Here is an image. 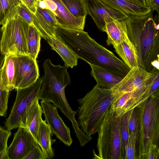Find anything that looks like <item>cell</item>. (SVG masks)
Wrapping results in <instances>:
<instances>
[{"instance_id": "obj_15", "label": "cell", "mask_w": 159, "mask_h": 159, "mask_svg": "<svg viewBox=\"0 0 159 159\" xmlns=\"http://www.w3.org/2000/svg\"><path fill=\"white\" fill-rule=\"evenodd\" d=\"M111 8L128 16H141L148 13L151 8L140 5L130 0H101Z\"/></svg>"}, {"instance_id": "obj_20", "label": "cell", "mask_w": 159, "mask_h": 159, "mask_svg": "<svg viewBox=\"0 0 159 159\" xmlns=\"http://www.w3.org/2000/svg\"><path fill=\"white\" fill-rule=\"evenodd\" d=\"M113 47L115 51L131 69L139 66L136 51L129 38Z\"/></svg>"}, {"instance_id": "obj_5", "label": "cell", "mask_w": 159, "mask_h": 159, "mask_svg": "<svg viewBox=\"0 0 159 159\" xmlns=\"http://www.w3.org/2000/svg\"><path fill=\"white\" fill-rule=\"evenodd\" d=\"M121 116H118L110 108L107 111L99 130L97 155L95 159H123L121 150L120 126Z\"/></svg>"}, {"instance_id": "obj_38", "label": "cell", "mask_w": 159, "mask_h": 159, "mask_svg": "<svg viewBox=\"0 0 159 159\" xmlns=\"http://www.w3.org/2000/svg\"><path fill=\"white\" fill-rule=\"evenodd\" d=\"M140 5L146 6V3L145 0H130Z\"/></svg>"}, {"instance_id": "obj_14", "label": "cell", "mask_w": 159, "mask_h": 159, "mask_svg": "<svg viewBox=\"0 0 159 159\" xmlns=\"http://www.w3.org/2000/svg\"><path fill=\"white\" fill-rule=\"evenodd\" d=\"M49 9L54 14L57 25L67 29L84 30L86 18L74 16L67 10L60 0H51Z\"/></svg>"}, {"instance_id": "obj_16", "label": "cell", "mask_w": 159, "mask_h": 159, "mask_svg": "<svg viewBox=\"0 0 159 159\" xmlns=\"http://www.w3.org/2000/svg\"><path fill=\"white\" fill-rule=\"evenodd\" d=\"M17 55H5L4 63L1 70V84L3 89L10 92L15 88Z\"/></svg>"}, {"instance_id": "obj_9", "label": "cell", "mask_w": 159, "mask_h": 159, "mask_svg": "<svg viewBox=\"0 0 159 159\" xmlns=\"http://www.w3.org/2000/svg\"><path fill=\"white\" fill-rule=\"evenodd\" d=\"M87 14L93 19L98 29L105 32L106 24L111 21L125 19L128 16L106 5L101 0H84Z\"/></svg>"}, {"instance_id": "obj_39", "label": "cell", "mask_w": 159, "mask_h": 159, "mask_svg": "<svg viewBox=\"0 0 159 159\" xmlns=\"http://www.w3.org/2000/svg\"><path fill=\"white\" fill-rule=\"evenodd\" d=\"M146 3V7L151 8V0H145Z\"/></svg>"}, {"instance_id": "obj_24", "label": "cell", "mask_w": 159, "mask_h": 159, "mask_svg": "<svg viewBox=\"0 0 159 159\" xmlns=\"http://www.w3.org/2000/svg\"><path fill=\"white\" fill-rule=\"evenodd\" d=\"M41 37L40 33L34 26L30 24L27 38L28 53L35 60L40 50Z\"/></svg>"}, {"instance_id": "obj_10", "label": "cell", "mask_w": 159, "mask_h": 159, "mask_svg": "<svg viewBox=\"0 0 159 159\" xmlns=\"http://www.w3.org/2000/svg\"><path fill=\"white\" fill-rule=\"evenodd\" d=\"M40 103L45 120L52 132L65 145L70 146L73 142L70 130L59 115L57 107L44 100H41Z\"/></svg>"}, {"instance_id": "obj_34", "label": "cell", "mask_w": 159, "mask_h": 159, "mask_svg": "<svg viewBox=\"0 0 159 159\" xmlns=\"http://www.w3.org/2000/svg\"><path fill=\"white\" fill-rule=\"evenodd\" d=\"M11 135V131L5 129L0 125V152L5 148H7V141Z\"/></svg>"}, {"instance_id": "obj_32", "label": "cell", "mask_w": 159, "mask_h": 159, "mask_svg": "<svg viewBox=\"0 0 159 159\" xmlns=\"http://www.w3.org/2000/svg\"><path fill=\"white\" fill-rule=\"evenodd\" d=\"M159 157V148L157 145L152 144L148 152L140 156L139 159H158Z\"/></svg>"}, {"instance_id": "obj_19", "label": "cell", "mask_w": 159, "mask_h": 159, "mask_svg": "<svg viewBox=\"0 0 159 159\" xmlns=\"http://www.w3.org/2000/svg\"><path fill=\"white\" fill-rule=\"evenodd\" d=\"M91 68V74L99 87L111 89L118 83L124 77L116 75L100 67L89 65Z\"/></svg>"}, {"instance_id": "obj_27", "label": "cell", "mask_w": 159, "mask_h": 159, "mask_svg": "<svg viewBox=\"0 0 159 159\" xmlns=\"http://www.w3.org/2000/svg\"><path fill=\"white\" fill-rule=\"evenodd\" d=\"M132 109L121 116L120 135L121 140V150L123 159H125V147L129 136V122Z\"/></svg>"}, {"instance_id": "obj_23", "label": "cell", "mask_w": 159, "mask_h": 159, "mask_svg": "<svg viewBox=\"0 0 159 159\" xmlns=\"http://www.w3.org/2000/svg\"><path fill=\"white\" fill-rule=\"evenodd\" d=\"M116 97L110 108L115 111L118 116H121L128 111L136 107V99L133 92H127Z\"/></svg>"}, {"instance_id": "obj_29", "label": "cell", "mask_w": 159, "mask_h": 159, "mask_svg": "<svg viewBox=\"0 0 159 159\" xmlns=\"http://www.w3.org/2000/svg\"><path fill=\"white\" fill-rule=\"evenodd\" d=\"M129 135L136 139L138 129L137 110L136 107L132 109L129 122Z\"/></svg>"}, {"instance_id": "obj_33", "label": "cell", "mask_w": 159, "mask_h": 159, "mask_svg": "<svg viewBox=\"0 0 159 159\" xmlns=\"http://www.w3.org/2000/svg\"><path fill=\"white\" fill-rule=\"evenodd\" d=\"M30 24L33 25L32 13L23 4L20 3L18 14Z\"/></svg>"}, {"instance_id": "obj_28", "label": "cell", "mask_w": 159, "mask_h": 159, "mask_svg": "<svg viewBox=\"0 0 159 159\" xmlns=\"http://www.w3.org/2000/svg\"><path fill=\"white\" fill-rule=\"evenodd\" d=\"M0 70V116H6L7 109V104L9 92L3 89L1 80Z\"/></svg>"}, {"instance_id": "obj_22", "label": "cell", "mask_w": 159, "mask_h": 159, "mask_svg": "<svg viewBox=\"0 0 159 159\" xmlns=\"http://www.w3.org/2000/svg\"><path fill=\"white\" fill-rule=\"evenodd\" d=\"M53 134L45 120H42L38 130L37 143L47 159L52 158L55 156V153L52 148L53 142L52 137Z\"/></svg>"}, {"instance_id": "obj_31", "label": "cell", "mask_w": 159, "mask_h": 159, "mask_svg": "<svg viewBox=\"0 0 159 159\" xmlns=\"http://www.w3.org/2000/svg\"><path fill=\"white\" fill-rule=\"evenodd\" d=\"M46 156L38 144H37L24 159H46Z\"/></svg>"}, {"instance_id": "obj_11", "label": "cell", "mask_w": 159, "mask_h": 159, "mask_svg": "<svg viewBox=\"0 0 159 159\" xmlns=\"http://www.w3.org/2000/svg\"><path fill=\"white\" fill-rule=\"evenodd\" d=\"M39 75L36 60L29 55H17L15 89L30 86L37 80Z\"/></svg>"}, {"instance_id": "obj_21", "label": "cell", "mask_w": 159, "mask_h": 159, "mask_svg": "<svg viewBox=\"0 0 159 159\" xmlns=\"http://www.w3.org/2000/svg\"><path fill=\"white\" fill-rule=\"evenodd\" d=\"M52 49L56 51L61 57L65 66L71 68L77 66L78 58L63 42L56 37H51L47 40Z\"/></svg>"}, {"instance_id": "obj_13", "label": "cell", "mask_w": 159, "mask_h": 159, "mask_svg": "<svg viewBox=\"0 0 159 159\" xmlns=\"http://www.w3.org/2000/svg\"><path fill=\"white\" fill-rule=\"evenodd\" d=\"M33 25L45 40L56 37L57 22L54 13L50 10L39 6L34 14L32 13Z\"/></svg>"}, {"instance_id": "obj_25", "label": "cell", "mask_w": 159, "mask_h": 159, "mask_svg": "<svg viewBox=\"0 0 159 159\" xmlns=\"http://www.w3.org/2000/svg\"><path fill=\"white\" fill-rule=\"evenodd\" d=\"M20 3L19 0H0L1 25L18 14Z\"/></svg>"}, {"instance_id": "obj_4", "label": "cell", "mask_w": 159, "mask_h": 159, "mask_svg": "<svg viewBox=\"0 0 159 159\" xmlns=\"http://www.w3.org/2000/svg\"><path fill=\"white\" fill-rule=\"evenodd\" d=\"M138 129L136 141L137 159L147 153L153 144L158 146L159 92L151 96L137 107Z\"/></svg>"}, {"instance_id": "obj_30", "label": "cell", "mask_w": 159, "mask_h": 159, "mask_svg": "<svg viewBox=\"0 0 159 159\" xmlns=\"http://www.w3.org/2000/svg\"><path fill=\"white\" fill-rule=\"evenodd\" d=\"M136 139L129 135L125 147V159H137L136 154Z\"/></svg>"}, {"instance_id": "obj_26", "label": "cell", "mask_w": 159, "mask_h": 159, "mask_svg": "<svg viewBox=\"0 0 159 159\" xmlns=\"http://www.w3.org/2000/svg\"><path fill=\"white\" fill-rule=\"evenodd\" d=\"M70 12L77 18H86L87 15L84 0H60Z\"/></svg>"}, {"instance_id": "obj_17", "label": "cell", "mask_w": 159, "mask_h": 159, "mask_svg": "<svg viewBox=\"0 0 159 159\" xmlns=\"http://www.w3.org/2000/svg\"><path fill=\"white\" fill-rule=\"evenodd\" d=\"M108 45L116 46L128 38L125 19L115 20L106 24Z\"/></svg>"}, {"instance_id": "obj_1", "label": "cell", "mask_w": 159, "mask_h": 159, "mask_svg": "<svg viewBox=\"0 0 159 159\" xmlns=\"http://www.w3.org/2000/svg\"><path fill=\"white\" fill-rule=\"evenodd\" d=\"M152 12L129 16L125 19L128 36L134 48L139 66L149 72L159 70V17L153 16Z\"/></svg>"}, {"instance_id": "obj_36", "label": "cell", "mask_w": 159, "mask_h": 159, "mask_svg": "<svg viewBox=\"0 0 159 159\" xmlns=\"http://www.w3.org/2000/svg\"><path fill=\"white\" fill-rule=\"evenodd\" d=\"M151 8L152 11L156 10L159 15V0H151Z\"/></svg>"}, {"instance_id": "obj_3", "label": "cell", "mask_w": 159, "mask_h": 159, "mask_svg": "<svg viewBox=\"0 0 159 159\" xmlns=\"http://www.w3.org/2000/svg\"><path fill=\"white\" fill-rule=\"evenodd\" d=\"M115 98L111 89L101 88L96 84L84 98L78 100V123L84 133L91 136L98 132Z\"/></svg>"}, {"instance_id": "obj_7", "label": "cell", "mask_w": 159, "mask_h": 159, "mask_svg": "<svg viewBox=\"0 0 159 159\" xmlns=\"http://www.w3.org/2000/svg\"><path fill=\"white\" fill-rule=\"evenodd\" d=\"M43 77L39 78L33 84L28 87L18 89L16 98L5 126L11 131L19 127L26 128V111L33 101L37 98L41 88Z\"/></svg>"}, {"instance_id": "obj_12", "label": "cell", "mask_w": 159, "mask_h": 159, "mask_svg": "<svg viewBox=\"0 0 159 159\" xmlns=\"http://www.w3.org/2000/svg\"><path fill=\"white\" fill-rule=\"evenodd\" d=\"M37 144L28 129L19 127L14 134L11 143L7 147L9 159H24Z\"/></svg>"}, {"instance_id": "obj_8", "label": "cell", "mask_w": 159, "mask_h": 159, "mask_svg": "<svg viewBox=\"0 0 159 159\" xmlns=\"http://www.w3.org/2000/svg\"><path fill=\"white\" fill-rule=\"evenodd\" d=\"M158 73L159 70L149 72L139 66L134 68L111 89L114 95L134 92L141 97Z\"/></svg>"}, {"instance_id": "obj_35", "label": "cell", "mask_w": 159, "mask_h": 159, "mask_svg": "<svg viewBox=\"0 0 159 159\" xmlns=\"http://www.w3.org/2000/svg\"><path fill=\"white\" fill-rule=\"evenodd\" d=\"M2 27H0V70L2 69V66L3 65L4 60L5 57V54H2L1 51V40L2 39Z\"/></svg>"}, {"instance_id": "obj_37", "label": "cell", "mask_w": 159, "mask_h": 159, "mask_svg": "<svg viewBox=\"0 0 159 159\" xmlns=\"http://www.w3.org/2000/svg\"><path fill=\"white\" fill-rule=\"evenodd\" d=\"M0 159H9L7 152V148H5L0 152Z\"/></svg>"}, {"instance_id": "obj_40", "label": "cell", "mask_w": 159, "mask_h": 159, "mask_svg": "<svg viewBox=\"0 0 159 159\" xmlns=\"http://www.w3.org/2000/svg\"><path fill=\"white\" fill-rule=\"evenodd\" d=\"M0 25H1V13L0 7Z\"/></svg>"}, {"instance_id": "obj_6", "label": "cell", "mask_w": 159, "mask_h": 159, "mask_svg": "<svg viewBox=\"0 0 159 159\" xmlns=\"http://www.w3.org/2000/svg\"><path fill=\"white\" fill-rule=\"evenodd\" d=\"M29 25L18 14L7 20L2 27V54L28 55L27 38Z\"/></svg>"}, {"instance_id": "obj_2", "label": "cell", "mask_w": 159, "mask_h": 159, "mask_svg": "<svg viewBox=\"0 0 159 159\" xmlns=\"http://www.w3.org/2000/svg\"><path fill=\"white\" fill-rule=\"evenodd\" d=\"M59 39L78 59L124 77L131 69L111 51L97 43L83 30L63 29Z\"/></svg>"}, {"instance_id": "obj_18", "label": "cell", "mask_w": 159, "mask_h": 159, "mask_svg": "<svg viewBox=\"0 0 159 159\" xmlns=\"http://www.w3.org/2000/svg\"><path fill=\"white\" fill-rule=\"evenodd\" d=\"M37 98L28 108L26 113V127L37 143L38 134L42 119L43 110Z\"/></svg>"}]
</instances>
